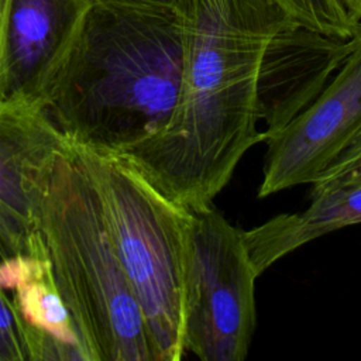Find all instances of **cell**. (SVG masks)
I'll list each match as a JSON object with an SVG mask.
<instances>
[{
    "instance_id": "1",
    "label": "cell",
    "mask_w": 361,
    "mask_h": 361,
    "mask_svg": "<svg viewBox=\"0 0 361 361\" xmlns=\"http://www.w3.org/2000/svg\"><path fill=\"white\" fill-rule=\"evenodd\" d=\"M175 10L182 42L175 107L159 133L118 155L169 199L200 212L264 141L255 114L261 59L295 21L275 0H179Z\"/></svg>"
},
{
    "instance_id": "11",
    "label": "cell",
    "mask_w": 361,
    "mask_h": 361,
    "mask_svg": "<svg viewBox=\"0 0 361 361\" xmlns=\"http://www.w3.org/2000/svg\"><path fill=\"white\" fill-rule=\"evenodd\" d=\"M298 213L278 214L244 230V241L258 276L285 255L340 228L361 223V182L347 183L310 196Z\"/></svg>"
},
{
    "instance_id": "9",
    "label": "cell",
    "mask_w": 361,
    "mask_h": 361,
    "mask_svg": "<svg viewBox=\"0 0 361 361\" xmlns=\"http://www.w3.org/2000/svg\"><path fill=\"white\" fill-rule=\"evenodd\" d=\"M353 47L340 38L296 23L268 44L258 71L255 114L264 121V141L281 131L326 87Z\"/></svg>"
},
{
    "instance_id": "8",
    "label": "cell",
    "mask_w": 361,
    "mask_h": 361,
    "mask_svg": "<svg viewBox=\"0 0 361 361\" xmlns=\"http://www.w3.org/2000/svg\"><path fill=\"white\" fill-rule=\"evenodd\" d=\"M96 0H7L0 34V99L39 100Z\"/></svg>"
},
{
    "instance_id": "16",
    "label": "cell",
    "mask_w": 361,
    "mask_h": 361,
    "mask_svg": "<svg viewBox=\"0 0 361 361\" xmlns=\"http://www.w3.org/2000/svg\"><path fill=\"white\" fill-rule=\"evenodd\" d=\"M135 1L151 3V4H159V6H165V7H175L179 0H135Z\"/></svg>"
},
{
    "instance_id": "15",
    "label": "cell",
    "mask_w": 361,
    "mask_h": 361,
    "mask_svg": "<svg viewBox=\"0 0 361 361\" xmlns=\"http://www.w3.org/2000/svg\"><path fill=\"white\" fill-rule=\"evenodd\" d=\"M348 14L357 21L361 23V0H340Z\"/></svg>"
},
{
    "instance_id": "6",
    "label": "cell",
    "mask_w": 361,
    "mask_h": 361,
    "mask_svg": "<svg viewBox=\"0 0 361 361\" xmlns=\"http://www.w3.org/2000/svg\"><path fill=\"white\" fill-rule=\"evenodd\" d=\"M353 47L322 93L269 137L258 197L313 183L361 127V24Z\"/></svg>"
},
{
    "instance_id": "4",
    "label": "cell",
    "mask_w": 361,
    "mask_h": 361,
    "mask_svg": "<svg viewBox=\"0 0 361 361\" xmlns=\"http://www.w3.org/2000/svg\"><path fill=\"white\" fill-rule=\"evenodd\" d=\"M73 145V144H72ZM147 324L155 361L185 355L182 288L190 210L169 199L124 157L73 145Z\"/></svg>"
},
{
    "instance_id": "3",
    "label": "cell",
    "mask_w": 361,
    "mask_h": 361,
    "mask_svg": "<svg viewBox=\"0 0 361 361\" xmlns=\"http://www.w3.org/2000/svg\"><path fill=\"white\" fill-rule=\"evenodd\" d=\"M35 235L86 361H155L96 190L71 142L49 172Z\"/></svg>"
},
{
    "instance_id": "12",
    "label": "cell",
    "mask_w": 361,
    "mask_h": 361,
    "mask_svg": "<svg viewBox=\"0 0 361 361\" xmlns=\"http://www.w3.org/2000/svg\"><path fill=\"white\" fill-rule=\"evenodd\" d=\"M295 23L327 35L351 38L361 23H357L340 0H275Z\"/></svg>"
},
{
    "instance_id": "18",
    "label": "cell",
    "mask_w": 361,
    "mask_h": 361,
    "mask_svg": "<svg viewBox=\"0 0 361 361\" xmlns=\"http://www.w3.org/2000/svg\"><path fill=\"white\" fill-rule=\"evenodd\" d=\"M6 259H7V257H6V254L3 252V250L0 248V265H1V264H3Z\"/></svg>"
},
{
    "instance_id": "13",
    "label": "cell",
    "mask_w": 361,
    "mask_h": 361,
    "mask_svg": "<svg viewBox=\"0 0 361 361\" xmlns=\"http://www.w3.org/2000/svg\"><path fill=\"white\" fill-rule=\"evenodd\" d=\"M0 361H37L34 341L7 289L0 286Z\"/></svg>"
},
{
    "instance_id": "14",
    "label": "cell",
    "mask_w": 361,
    "mask_h": 361,
    "mask_svg": "<svg viewBox=\"0 0 361 361\" xmlns=\"http://www.w3.org/2000/svg\"><path fill=\"white\" fill-rule=\"evenodd\" d=\"M354 182H361V127L340 155L312 183L310 196Z\"/></svg>"
},
{
    "instance_id": "10",
    "label": "cell",
    "mask_w": 361,
    "mask_h": 361,
    "mask_svg": "<svg viewBox=\"0 0 361 361\" xmlns=\"http://www.w3.org/2000/svg\"><path fill=\"white\" fill-rule=\"evenodd\" d=\"M0 286L10 292L31 334L37 361H86L37 235L31 254L0 265Z\"/></svg>"
},
{
    "instance_id": "5",
    "label": "cell",
    "mask_w": 361,
    "mask_h": 361,
    "mask_svg": "<svg viewBox=\"0 0 361 361\" xmlns=\"http://www.w3.org/2000/svg\"><path fill=\"white\" fill-rule=\"evenodd\" d=\"M243 231L213 206L190 210L182 288L183 345L202 361H243L250 350L258 274Z\"/></svg>"
},
{
    "instance_id": "7",
    "label": "cell",
    "mask_w": 361,
    "mask_h": 361,
    "mask_svg": "<svg viewBox=\"0 0 361 361\" xmlns=\"http://www.w3.org/2000/svg\"><path fill=\"white\" fill-rule=\"evenodd\" d=\"M68 145L39 103L0 99V248L7 258L32 252L45 183Z\"/></svg>"
},
{
    "instance_id": "17",
    "label": "cell",
    "mask_w": 361,
    "mask_h": 361,
    "mask_svg": "<svg viewBox=\"0 0 361 361\" xmlns=\"http://www.w3.org/2000/svg\"><path fill=\"white\" fill-rule=\"evenodd\" d=\"M6 3H7V0H0V34H1V23H3V14H4V8H6Z\"/></svg>"
},
{
    "instance_id": "2",
    "label": "cell",
    "mask_w": 361,
    "mask_h": 361,
    "mask_svg": "<svg viewBox=\"0 0 361 361\" xmlns=\"http://www.w3.org/2000/svg\"><path fill=\"white\" fill-rule=\"evenodd\" d=\"M180 73L175 7L96 0L38 103L71 144L123 154L166 126Z\"/></svg>"
}]
</instances>
